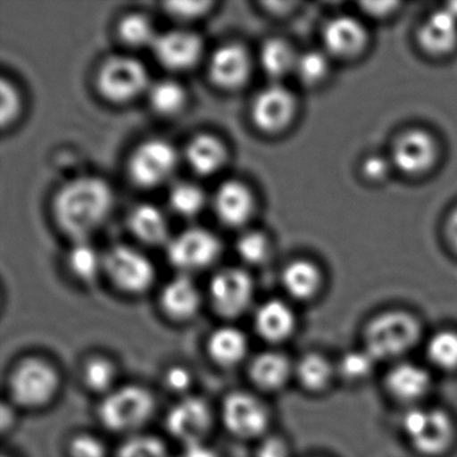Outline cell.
<instances>
[{
    "mask_svg": "<svg viewBox=\"0 0 457 457\" xmlns=\"http://www.w3.org/2000/svg\"><path fill=\"white\" fill-rule=\"evenodd\" d=\"M328 69H330V63H328V55L325 52L309 50L298 55L294 73L304 85L314 87L326 79Z\"/></svg>",
    "mask_w": 457,
    "mask_h": 457,
    "instance_id": "35",
    "label": "cell"
},
{
    "mask_svg": "<svg viewBox=\"0 0 457 457\" xmlns=\"http://www.w3.org/2000/svg\"><path fill=\"white\" fill-rule=\"evenodd\" d=\"M176 165V149L168 141L152 138L141 143L130 154L128 172L133 183L154 188L170 178Z\"/></svg>",
    "mask_w": 457,
    "mask_h": 457,
    "instance_id": "7",
    "label": "cell"
},
{
    "mask_svg": "<svg viewBox=\"0 0 457 457\" xmlns=\"http://www.w3.org/2000/svg\"><path fill=\"white\" fill-rule=\"evenodd\" d=\"M298 54L290 44L279 38L264 42L261 50V63L263 71L272 79H282L295 69Z\"/></svg>",
    "mask_w": 457,
    "mask_h": 457,
    "instance_id": "28",
    "label": "cell"
},
{
    "mask_svg": "<svg viewBox=\"0 0 457 457\" xmlns=\"http://www.w3.org/2000/svg\"><path fill=\"white\" fill-rule=\"evenodd\" d=\"M437 145L435 138L425 130L413 129L398 136L393 144L390 162L405 175H420L435 164Z\"/></svg>",
    "mask_w": 457,
    "mask_h": 457,
    "instance_id": "13",
    "label": "cell"
},
{
    "mask_svg": "<svg viewBox=\"0 0 457 457\" xmlns=\"http://www.w3.org/2000/svg\"><path fill=\"white\" fill-rule=\"evenodd\" d=\"M221 414L227 429L240 438L259 437L269 427L270 416L266 406L248 393L237 392L227 395Z\"/></svg>",
    "mask_w": 457,
    "mask_h": 457,
    "instance_id": "11",
    "label": "cell"
},
{
    "mask_svg": "<svg viewBox=\"0 0 457 457\" xmlns=\"http://www.w3.org/2000/svg\"><path fill=\"white\" fill-rule=\"evenodd\" d=\"M186 157L189 167L197 175H213L226 162V146L215 136L199 135L189 141Z\"/></svg>",
    "mask_w": 457,
    "mask_h": 457,
    "instance_id": "23",
    "label": "cell"
},
{
    "mask_svg": "<svg viewBox=\"0 0 457 457\" xmlns=\"http://www.w3.org/2000/svg\"><path fill=\"white\" fill-rule=\"evenodd\" d=\"M104 269L117 288L127 294L145 293L154 280V267L129 245H116L104 256Z\"/></svg>",
    "mask_w": 457,
    "mask_h": 457,
    "instance_id": "8",
    "label": "cell"
},
{
    "mask_svg": "<svg viewBox=\"0 0 457 457\" xmlns=\"http://www.w3.org/2000/svg\"><path fill=\"white\" fill-rule=\"evenodd\" d=\"M403 430L411 445L425 454L441 453L453 438L451 417L440 409H409L403 417Z\"/></svg>",
    "mask_w": 457,
    "mask_h": 457,
    "instance_id": "5",
    "label": "cell"
},
{
    "mask_svg": "<svg viewBox=\"0 0 457 457\" xmlns=\"http://www.w3.org/2000/svg\"><path fill=\"white\" fill-rule=\"evenodd\" d=\"M295 323L293 309L280 299L264 302L255 314L256 331L269 342L287 339L293 334Z\"/></svg>",
    "mask_w": 457,
    "mask_h": 457,
    "instance_id": "20",
    "label": "cell"
},
{
    "mask_svg": "<svg viewBox=\"0 0 457 457\" xmlns=\"http://www.w3.org/2000/svg\"><path fill=\"white\" fill-rule=\"evenodd\" d=\"M154 55L170 71H186L199 61L203 42L191 31L173 30L157 37Z\"/></svg>",
    "mask_w": 457,
    "mask_h": 457,
    "instance_id": "15",
    "label": "cell"
},
{
    "mask_svg": "<svg viewBox=\"0 0 457 457\" xmlns=\"http://www.w3.org/2000/svg\"><path fill=\"white\" fill-rule=\"evenodd\" d=\"M71 457H105L106 448L100 438L95 436L81 435L71 440L69 445Z\"/></svg>",
    "mask_w": 457,
    "mask_h": 457,
    "instance_id": "41",
    "label": "cell"
},
{
    "mask_svg": "<svg viewBox=\"0 0 457 457\" xmlns=\"http://www.w3.org/2000/svg\"><path fill=\"white\" fill-rule=\"evenodd\" d=\"M114 195L105 180L95 176L74 179L54 197L55 221L71 237L81 240L108 219Z\"/></svg>",
    "mask_w": 457,
    "mask_h": 457,
    "instance_id": "1",
    "label": "cell"
},
{
    "mask_svg": "<svg viewBox=\"0 0 457 457\" xmlns=\"http://www.w3.org/2000/svg\"><path fill=\"white\" fill-rule=\"evenodd\" d=\"M290 361L282 353H261L250 365L251 379L263 390L280 389L290 378Z\"/></svg>",
    "mask_w": 457,
    "mask_h": 457,
    "instance_id": "25",
    "label": "cell"
},
{
    "mask_svg": "<svg viewBox=\"0 0 457 457\" xmlns=\"http://www.w3.org/2000/svg\"><path fill=\"white\" fill-rule=\"evenodd\" d=\"M290 452H288L287 444L282 440V438L271 437L264 438L261 444H259L258 451H256V457H288Z\"/></svg>",
    "mask_w": 457,
    "mask_h": 457,
    "instance_id": "45",
    "label": "cell"
},
{
    "mask_svg": "<svg viewBox=\"0 0 457 457\" xmlns=\"http://www.w3.org/2000/svg\"><path fill=\"white\" fill-rule=\"evenodd\" d=\"M376 361L366 349L346 353L339 361V373L350 381H358L371 373Z\"/></svg>",
    "mask_w": 457,
    "mask_h": 457,
    "instance_id": "38",
    "label": "cell"
},
{
    "mask_svg": "<svg viewBox=\"0 0 457 457\" xmlns=\"http://www.w3.org/2000/svg\"><path fill=\"white\" fill-rule=\"evenodd\" d=\"M446 239L457 253V208L449 215L445 224Z\"/></svg>",
    "mask_w": 457,
    "mask_h": 457,
    "instance_id": "47",
    "label": "cell"
},
{
    "mask_svg": "<svg viewBox=\"0 0 457 457\" xmlns=\"http://www.w3.org/2000/svg\"><path fill=\"white\" fill-rule=\"evenodd\" d=\"M60 384V374L49 362L41 358H29L10 376V393L20 405L41 408L55 397Z\"/></svg>",
    "mask_w": 457,
    "mask_h": 457,
    "instance_id": "4",
    "label": "cell"
},
{
    "mask_svg": "<svg viewBox=\"0 0 457 457\" xmlns=\"http://www.w3.org/2000/svg\"><path fill=\"white\" fill-rule=\"evenodd\" d=\"M154 411L151 393L137 385L119 387L100 406L103 424L113 432H130L143 427Z\"/></svg>",
    "mask_w": 457,
    "mask_h": 457,
    "instance_id": "3",
    "label": "cell"
},
{
    "mask_svg": "<svg viewBox=\"0 0 457 457\" xmlns=\"http://www.w3.org/2000/svg\"><path fill=\"white\" fill-rule=\"evenodd\" d=\"M296 101L282 85H272L259 92L251 106V117L256 128L266 133H278L293 121Z\"/></svg>",
    "mask_w": 457,
    "mask_h": 457,
    "instance_id": "12",
    "label": "cell"
},
{
    "mask_svg": "<svg viewBox=\"0 0 457 457\" xmlns=\"http://www.w3.org/2000/svg\"><path fill=\"white\" fill-rule=\"evenodd\" d=\"M392 167L390 160L374 154V156L366 157L365 162H362V173L368 180L381 181L389 175Z\"/></svg>",
    "mask_w": 457,
    "mask_h": 457,
    "instance_id": "42",
    "label": "cell"
},
{
    "mask_svg": "<svg viewBox=\"0 0 457 457\" xmlns=\"http://www.w3.org/2000/svg\"><path fill=\"white\" fill-rule=\"evenodd\" d=\"M420 325L405 312H386L370 320L365 330V349L376 360L400 357L416 345Z\"/></svg>",
    "mask_w": 457,
    "mask_h": 457,
    "instance_id": "2",
    "label": "cell"
},
{
    "mask_svg": "<svg viewBox=\"0 0 457 457\" xmlns=\"http://www.w3.org/2000/svg\"><path fill=\"white\" fill-rule=\"evenodd\" d=\"M97 87L106 100L127 103L146 89L148 71L136 58L117 55L109 58L101 66Z\"/></svg>",
    "mask_w": 457,
    "mask_h": 457,
    "instance_id": "6",
    "label": "cell"
},
{
    "mask_svg": "<svg viewBox=\"0 0 457 457\" xmlns=\"http://www.w3.org/2000/svg\"><path fill=\"white\" fill-rule=\"evenodd\" d=\"M170 207L180 216L191 218L197 215L205 205L204 191L196 184L189 181H180L170 188Z\"/></svg>",
    "mask_w": 457,
    "mask_h": 457,
    "instance_id": "33",
    "label": "cell"
},
{
    "mask_svg": "<svg viewBox=\"0 0 457 457\" xmlns=\"http://www.w3.org/2000/svg\"><path fill=\"white\" fill-rule=\"evenodd\" d=\"M69 267L77 279L90 282L96 279L101 269H104V258L98 255L97 250L85 242H79L68 258Z\"/></svg>",
    "mask_w": 457,
    "mask_h": 457,
    "instance_id": "32",
    "label": "cell"
},
{
    "mask_svg": "<svg viewBox=\"0 0 457 457\" xmlns=\"http://www.w3.org/2000/svg\"><path fill=\"white\" fill-rule=\"evenodd\" d=\"M128 226L136 237L146 245H157L170 237V227L164 213L154 204H138L130 211Z\"/></svg>",
    "mask_w": 457,
    "mask_h": 457,
    "instance_id": "24",
    "label": "cell"
},
{
    "mask_svg": "<svg viewBox=\"0 0 457 457\" xmlns=\"http://www.w3.org/2000/svg\"><path fill=\"white\" fill-rule=\"evenodd\" d=\"M250 54L242 45H224L213 52L210 60L211 79L221 89L242 87L250 77Z\"/></svg>",
    "mask_w": 457,
    "mask_h": 457,
    "instance_id": "17",
    "label": "cell"
},
{
    "mask_svg": "<svg viewBox=\"0 0 457 457\" xmlns=\"http://www.w3.org/2000/svg\"><path fill=\"white\" fill-rule=\"evenodd\" d=\"M282 283L288 295L299 301L312 298L322 285L320 269L312 262L299 259L291 262L282 272Z\"/></svg>",
    "mask_w": 457,
    "mask_h": 457,
    "instance_id": "27",
    "label": "cell"
},
{
    "mask_svg": "<svg viewBox=\"0 0 457 457\" xmlns=\"http://www.w3.org/2000/svg\"><path fill=\"white\" fill-rule=\"evenodd\" d=\"M149 18L130 14L120 22L119 34L125 44L133 47L154 46L157 37Z\"/></svg>",
    "mask_w": 457,
    "mask_h": 457,
    "instance_id": "34",
    "label": "cell"
},
{
    "mask_svg": "<svg viewBox=\"0 0 457 457\" xmlns=\"http://www.w3.org/2000/svg\"><path fill=\"white\" fill-rule=\"evenodd\" d=\"M237 253L247 263H263L269 258V239L266 235L259 231L245 232L237 239Z\"/></svg>",
    "mask_w": 457,
    "mask_h": 457,
    "instance_id": "37",
    "label": "cell"
},
{
    "mask_svg": "<svg viewBox=\"0 0 457 457\" xmlns=\"http://www.w3.org/2000/svg\"><path fill=\"white\" fill-rule=\"evenodd\" d=\"M386 386L398 400L413 403L429 392L430 376L417 363L401 362L390 369Z\"/></svg>",
    "mask_w": 457,
    "mask_h": 457,
    "instance_id": "22",
    "label": "cell"
},
{
    "mask_svg": "<svg viewBox=\"0 0 457 457\" xmlns=\"http://www.w3.org/2000/svg\"><path fill=\"white\" fill-rule=\"evenodd\" d=\"M14 419V413H12V409H10V406H2V428H4V430H6L7 428H9V425L12 424Z\"/></svg>",
    "mask_w": 457,
    "mask_h": 457,
    "instance_id": "49",
    "label": "cell"
},
{
    "mask_svg": "<svg viewBox=\"0 0 457 457\" xmlns=\"http://www.w3.org/2000/svg\"><path fill=\"white\" fill-rule=\"evenodd\" d=\"M363 10H365L368 14L373 15V17H382V15H386L387 12H392V9L397 7L395 4H363Z\"/></svg>",
    "mask_w": 457,
    "mask_h": 457,
    "instance_id": "48",
    "label": "cell"
},
{
    "mask_svg": "<svg viewBox=\"0 0 457 457\" xmlns=\"http://www.w3.org/2000/svg\"><path fill=\"white\" fill-rule=\"evenodd\" d=\"M117 457H168V452L160 438L137 436L122 444Z\"/></svg>",
    "mask_w": 457,
    "mask_h": 457,
    "instance_id": "39",
    "label": "cell"
},
{
    "mask_svg": "<svg viewBox=\"0 0 457 457\" xmlns=\"http://www.w3.org/2000/svg\"><path fill=\"white\" fill-rule=\"evenodd\" d=\"M181 457H218V453L215 449L205 445L203 441H197V443L186 444Z\"/></svg>",
    "mask_w": 457,
    "mask_h": 457,
    "instance_id": "46",
    "label": "cell"
},
{
    "mask_svg": "<svg viewBox=\"0 0 457 457\" xmlns=\"http://www.w3.org/2000/svg\"><path fill=\"white\" fill-rule=\"evenodd\" d=\"M322 41L328 57L347 60L362 52L366 45V30L360 21L341 15L326 23Z\"/></svg>",
    "mask_w": 457,
    "mask_h": 457,
    "instance_id": "16",
    "label": "cell"
},
{
    "mask_svg": "<svg viewBox=\"0 0 457 457\" xmlns=\"http://www.w3.org/2000/svg\"><path fill=\"white\" fill-rule=\"evenodd\" d=\"M295 374L304 389L318 392L330 384L333 378V366L323 355L310 353L303 355L296 363Z\"/></svg>",
    "mask_w": 457,
    "mask_h": 457,
    "instance_id": "29",
    "label": "cell"
},
{
    "mask_svg": "<svg viewBox=\"0 0 457 457\" xmlns=\"http://www.w3.org/2000/svg\"><path fill=\"white\" fill-rule=\"evenodd\" d=\"M168 259L183 271H195L212 264L220 253V242L208 229L189 228L168 243Z\"/></svg>",
    "mask_w": 457,
    "mask_h": 457,
    "instance_id": "9",
    "label": "cell"
},
{
    "mask_svg": "<svg viewBox=\"0 0 457 457\" xmlns=\"http://www.w3.org/2000/svg\"><path fill=\"white\" fill-rule=\"evenodd\" d=\"M207 349L210 357L218 365L229 368L242 362L243 358L247 354L248 341L239 328L227 326L211 334Z\"/></svg>",
    "mask_w": 457,
    "mask_h": 457,
    "instance_id": "26",
    "label": "cell"
},
{
    "mask_svg": "<svg viewBox=\"0 0 457 457\" xmlns=\"http://www.w3.org/2000/svg\"><path fill=\"white\" fill-rule=\"evenodd\" d=\"M427 357L436 368L453 370L457 368V331L441 330L427 344Z\"/></svg>",
    "mask_w": 457,
    "mask_h": 457,
    "instance_id": "31",
    "label": "cell"
},
{
    "mask_svg": "<svg viewBox=\"0 0 457 457\" xmlns=\"http://www.w3.org/2000/svg\"><path fill=\"white\" fill-rule=\"evenodd\" d=\"M0 119L2 125L12 124L21 111V96L14 85L7 82L6 79L0 84Z\"/></svg>",
    "mask_w": 457,
    "mask_h": 457,
    "instance_id": "40",
    "label": "cell"
},
{
    "mask_svg": "<svg viewBox=\"0 0 457 457\" xmlns=\"http://www.w3.org/2000/svg\"><path fill=\"white\" fill-rule=\"evenodd\" d=\"M211 6L210 2H176L168 4L167 9L179 18H197L207 12Z\"/></svg>",
    "mask_w": 457,
    "mask_h": 457,
    "instance_id": "43",
    "label": "cell"
},
{
    "mask_svg": "<svg viewBox=\"0 0 457 457\" xmlns=\"http://www.w3.org/2000/svg\"><path fill=\"white\" fill-rule=\"evenodd\" d=\"M253 283L250 275L240 269L221 270L210 283L211 303L218 314L239 317L253 301Z\"/></svg>",
    "mask_w": 457,
    "mask_h": 457,
    "instance_id": "10",
    "label": "cell"
},
{
    "mask_svg": "<svg viewBox=\"0 0 457 457\" xmlns=\"http://www.w3.org/2000/svg\"><path fill=\"white\" fill-rule=\"evenodd\" d=\"M253 196L242 181L227 180L219 187L213 199L216 215L228 227H239L253 215Z\"/></svg>",
    "mask_w": 457,
    "mask_h": 457,
    "instance_id": "18",
    "label": "cell"
},
{
    "mask_svg": "<svg viewBox=\"0 0 457 457\" xmlns=\"http://www.w3.org/2000/svg\"><path fill=\"white\" fill-rule=\"evenodd\" d=\"M165 384L172 392L184 393L192 384V376L183 366H173L165 374Z\"/></svg>",
    "mask_w": 457,
    "mask_h": 457,
    "instance_id": "44",
    "label": "cell"
},
{
    "mask_svg": "<svg viewBox=\"0 0 457 457\" xmlns=\"http://www.w3.org/2000/svg\"><path fill=\"white\" fill-rule=\"evenodd\" d=\"M149 103L157 113L172 116L184 108L187 103L186 89L172 79L156 82L151 87Z\"/></svg>",
    "mask_w": 457,
    "mask_h": 457,
    "instance_id": "30",
    "label": "cell"
},
{
    "mask_svg": "<svg viewBox=\"0 0 457 457\" xmlns=\"http://www.w3.org/2000/svg\"><path fill=\"white\" fill-rule=\"evenodd\" d=\"M420 46L430 55H445L457 45V17L446 7L433 12L419 30Z\"/></svg>",
    "mask_w": 457,
    "mask_h": 457,
    "instance_id": "19",
    "label": "cell"
},
{
    "mask_svg": "<svg viewBox=\"0 0 457 457\" xmlns=\"http://www.w3.org/2000/svg\"><path fill=\"white\" fill-rule=\"evenodd\" d=\"M212 411L204 400L186 397L170 408L167 428L173 437L186 445L203 441L212 427Z\"/></svg>",
    "mask_w": 457,
    "mask_h": 457,
    "instance_id": "14",
    "label": "cell"
},
{
    "mask_svg": "<svg viewBox=\"0 0 457 457\" xmlns=\"http://www.w3.org/2000/svg\"><path fill=\"white\" fill-rule=\"evenodd\" d=\"M162 307L168 317L175 320H187L195 317L200 307V293L188 277L175 278L162 288Z\"/></svg>",
    "mask_w": 457,
    "mask_h": 457,
    "instance_id": "21",
    "label": "cell"
},
{
    "mask_svg": "<svg viewBox=\"0 0 457 457\" xmlns=\"http://www.w3.org/2000/svg\"><path fill=\"white\" fill-rule=\"evenodd\" d=\"M116 366L103 357L92 358L87 361L84 369V381L89 389L95 392H106L116 381Z\"/></svg>",
    "mask_w": 457,
    "mask_h": 457,
    "instance_id": "36",
    "label": "cell"
}]
</instances>
